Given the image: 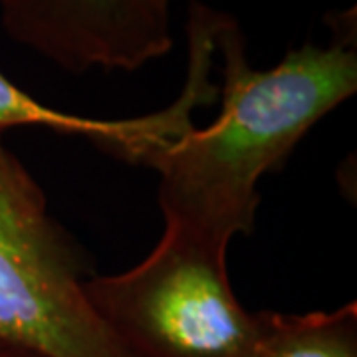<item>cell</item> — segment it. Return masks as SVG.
Listing matches in <instances>:
<instances>
[{
    "label": "cell",
    "mask_w": 357,
    "mask_h": 357,
    "mask_svg": "<svg viewBox=\"0 0 357 357\" xmlns=\"http://www.w3.org/2000/svg\"><path fill=\"white\" fill-rule=\"evenodd\" d=\"M332 40L304 44L280 64L256 70L246 58L238 20L227 14L217 32L222 60L220 115L191 128L147 161L159 173L165 230L227 250L255 230L258 181L292 153L298 141L357 91L356 10L326 18Z\"/></svg>",
    "instance_id": "1"
},
{
    "label": "cell",
    "mask_w": 357,
    "mask_h": 357,
    "mask_svg": "<svg viewBox=\"0 0 357 357\" xmlns=\"http://www.w3.org/2000/svg\"><path fill=\"white\" fill-rule=\"evenodd\" d=\"M227 250L165 230L137 266L84 282L129 357H256L260 318L236 300Z\"/></svg>",
    "instance_id": "2"
},
{
    "label": "cell",
    "mask_w": 357,
    "mask_h": 357,
    "mask_svg": "<svg viewBox=\"0 0 357 357\" xmlns=\"http://www.w3.org/2000/svg\"><path fill=\"white\" fill-rule=\"evenodd\" d=\"M76 243L0 135V344L40 357H129L84 292Z\"/></svg>",
    "instance_id": "3"
},
{
    "label": "cell",
    "mask_w": 357,
    "mask_h": 357,
    "mask_svg": "<svg viewBox=\"0 0 357 357\" xmlns=\"http://www.w3.org/2000/svg\"><path fill=\"white\" fill-rule=\"evenodd\" d=\"M0 22L70 74L137 72L173 48L169 0H0Z\"/></svg>",
    "instance_id": "4"
},
{
    "label": "cell",
    "mask_w": 357,
    "mask_h": 357,
    "mask_svg": "<svg viewBox=\"0 0 357 357\" xmlns=\"http://www.w3.org/2000/svg\"><path fill=\"white\" fill-rule=\"evenodd\" d=\"M203 105L201 91L187 84L169 107L131 119H91L64 114L28 96L0 70V135L14 128H48L96 143L119 161L143 165L169 141L195 128L192 112Z\"/></svg>",
    "instance_id": "5"
},
{
    "label": "cell",
    "mask_w": 357,
    "mask_h": 357,
    "mask_svg": "<svg viewBox=\"0 0 357 357\" xmlns=\"http://www.w3.org/2000/svg\"><path fill=\"white\" fill-rule=\"evenodd\" d=\"M256 357H357V304L333 312H258Z\"/></svg>",
    "instance_id": "6"
},
{
    "label": "cell",
    "mask_w": 357,
    "mask_h": 357,
    "mask_svg": "<svg viewBox=\"0 0 357 357\" xmlns=\"http://www.w3.org/2000/svg\"><path fill=\"white\" fill-rule=\"evenodd\" d=\"M0 357H40V356H34V354H30V351L18 349V347H13V345L0 344Z\"/></svg>",
    "instance_id": "7"
}]
</instances>
